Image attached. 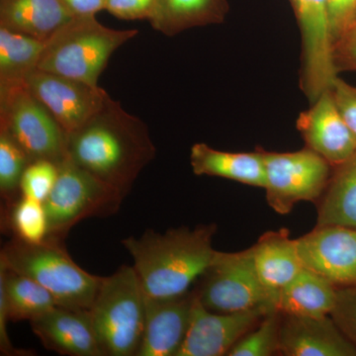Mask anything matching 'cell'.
Masks as SVG:
<instances>
[{"label":"cell","mask_w":356,"mask_h":356,"mask_svg":"<svg viewBox=\"0 0 356 356\" xmlns=\"http://www.w3.org/2000/svg\"><path fill=\"white\" fill-rule=\"evenodd\" d=\"M30 163L19 145L0 129V194L6 204L20 197L21 179Z\"/></svg>","instance_id":"27"},{"label":"cell","mask_w":356,"mask_h":356,"mask_svg":"<svg viewBox=\"0 0 356 356\" xmlns=\"http://www.w3.org/2000/svg\"><path fill=\"white\" fill-rule=\"evenodd\" d=\"M58 166L57 181L44 205L48 217L47 238L64 243L79 222L116 214L125 196L69 158Z\"/></svg>","instance_id":"6"},{"label":"cell","mask_w":356,"mask_h":356,"mask_svg":"<svg viewBox=\"0 0 356 356\" xmlns=\"http://www.w3.org/2000/svg\"><path fill=\"white\" fill-rule=\"evenodd\" d=\"M327 13L334 46L355 23L356 0H327Z\"/></svg>","instance_id":"31"},{"label":"cell","mask_w":356,"mask_h":356,"mask_svg":"<svg viewBox=\"0 0 356 356\" xmlns=\"http://www.w3.org/2000/svg\"><path fill=\"white\" fill-rule=\"evenodd\" d=\"M74 17L95 16L105 10L106 0H62Z\"/></svg>","instance_id":"35"},{"label":"cell","mask_w":356,"mask_h":356,"mask_svg":"<svg viewBox=\"0 0 356 356\" xmlns=\"http://www.w3.org/2000/svg\"><path fill=\"white\" fill-rule=\"evenodd\" d=\"M0 295L6 302L9 321L33 322L58 306L46 288L22 274L0 266Z\"/></svg>","instance_id":"24"},{"label":"cell","mask_w":356,"mask_h":356,"mask_svg":"<svg viewBox=\"0 0 356 356\" xmlns=\"http://www.w3.org/2000/svg\"><path fill=\"white\" fill-rule=\"evenodd\" d=\"M297 129L307 147L332 166L346 163L356 153V140L337 109L332 88L325 90L297 119Z\"/></svg>","instance_id":"14"},{"label":"cell","mask_w":356,"mask_h":356,"mask_svg":"<svg viewBox=\"0 0 356 356\" xmlns=\"http://www.w3.org/2000/svg\"><path fill=\"white\" fill-rule=\"evenodd\" d=\"M227 0H156L152 27L168 37L185 30L220 24L228 13Z\"/></svg>","instance_id":"22"},{"label":"cell","mask_w":356,"mask_h":356,"mask_svg":"<svg viewBox=\"0 0 356 356\" xmlns=\"http://www.w3.org/2000/svg\"><path fill=\"white\" fill-rule=\"evenodd\" d=\"M331 316L356 348V285L337 288L336 305Z\"/></svg>","instance_id":"30"},{"label":"cell","mask_w":356,"mask_h":356,"mask_svg":"<svg viewBox=\"0 0 356 356\" xmlns=\"http://www.w3.org/2000/svg\"><path fill=\"white\" fill-rule=\"evenodd\" d=\"M302 35L301 83L311 103L332 88L337 77L332 64V42L327 0H290Z\"/></svg>","instance_id":"10"},{"label":"cell","mask_w":356,"mask_h":356,"mask_svg":"<svg viewBox=\"0 0 356 356\" xmlns=\"http://www.w3.org/2000/svg\"><path fill=\"white\" fill-rule=\"evenodd\" d=\"M0 129L9 134L30 161L60 165L67 158V135L24 84L0 86Z\"/></svg>","instance_id":"8"},{"label":"cell","mask_w":356,"mask_h":356,"mask_svg":"<svg viewBox=\"0 0 356 356\" xmlns=\"http://www.w3.org/2000/svg\"><path fill=\"white\" fill-rule=\"evenodd\" d=\"M30 324L47 350L63 355L106 356L88 310L57 306Z\"/></svg>","instance_id":"17"},{"label":"cell","mask_w":356,"mask_h":356,"mask_svg":"<svg viewBox=\"0 0 356 356\" xmlns=\"http://www.w3.org/2000/svg\"><path fill=\"white\" fill-rule=\"evenodd\" d=\"M278 355L356 356V348L331 315L309 317L281 313Z\"/></svg>","instance_id":"15"},{"label":"cell","mask_w":356,"mask_h":356,"mask_svg":"<svg viewBox=\"0 0 356 356\" xmlns=\"http://www.w3.org/2000/svg\"><path fill=\"white\" fill-rule=\"evenodd\" d=\"M74 17L62 0H0V26L43 43Z\"/></svg>","instance_id":"19"},{"label":"cell","mask_w":356,"mask_h":356,"mask_svg":"<svg viewBox=\"0 0 356 356\" xmlns=\"http://www.w3.org/2000/svg\"><path fill=\"white\" fill-rule=\"evenodd\" d=\"M156 0H106L105 10L121 20H149Z\"/></svg>","instance_id":"34"},{"label":"cell","mask_w":356,"mask_h":356,"mask_svg":"<svg viewBox=\"0 0 356 356\" xmlns=\"http://www.w3.org/2000/svg\"><path fill=\"white\" fill-rule=\"evenodd\" d=\"M88 311L105 355H137L144 332L146 294L134 266L124 264L103 277Z\"/></svg>","instance_id":"5"},{"label":"cell","mask_w":356,"mask_h":356,"mask_svg":"<svg viewBox=\"0 0 356 356\" xmlns=\"http://www.w3.org/2000/svg\"><path fill=\"white\" fill-rule=\"evenodd\" d=\"M43 42L0 26V86L24 84L37 69Z\"/></svg>","instance_id":"25"},{"label":"cell","mask_w":356,"mask_h":356,"mask_svg":"<svg viewBox=\"0 0 356 356\" xmlns=\"http://www.w3.org/2000/svg\"><path fill=\"white\" fill-rule=\"evenodd\" d=\"M356 24V15H355V23H353V25H355Z\"/></svg>","instance_id":"36"},{"label":"cell","mask_w":356,"mask_h":356,"mask_svg":"<svg viewBox=\"0 0 356 356\" xmlns=\"http://www.w3.org/2000/svg\"><path fill=\"white\" fill-rule=\"evenodd\" d=\"M200 303L216 313L276 308L277 294L268 291L255 273L250 248L218 252L194 289Z\"/></svg>","instance_id":"7"},{"label":"cell","mask_w":356,"mask_h":356,"mask_svg":"<svg viewBox=\"0 0 356 356\" xmlns=\"http://www.w3.org/2000/svg\"><path fill=\"white\" fill-rule=\"evenodd\" d=\"M337 290L330 281L304 267L278 291L276 308L286 315L329 316L336 305Z\"/></svg>","instance_id":"21"},{"label":"cell","mask_w":356,"mask_h":356,"mask_svg":"<svg viewBox=\"0 0 356 356\" xmlns=\"http://www.w3.org/2000/svg\"><path fill=\"white\" fill-rule=\"evenodd\" d=\"M317 205V226L356 229V153L346 163L334 166Z\"/></svg>","instance_id":"23"},{"label":"cell","mask_w":356,"mask_h":356,"mask_svg":"<svg viewBox=\"0 0 356 356\" xmlns=\"http://www.w3.org/2000/svg\"><path fill=\"white\" fill-rule=\"evenodd\" d=\"M281 313H267L254 329L250 330L233 346L229 356L278 355Z\"/></svg>","instance_id":"28"},{"label":"cell","mask_w":356,"mask_h":356,"mask_svg":"<svg viewBox=\"0 0 356 356\" xmlns=\"http://www.w3.org/2000/svg\"><path fill=\"white\" fill-rule=\"evenodd\" d=\"M0 266L36 281L53 295L58 306L74 310L91 308L103 280L81 268L63 242L51 238L27 243L13 238L2 248Z\"/></svg>","instance_id":"3"},{"label":"cell","mask_w":356,"mask_h":356,"mask_svg":"<svg viewBox=\"0 0 356 356\" xmlns=\"http://www.w3.org/2000/svg\"><path fill=\"white\" fill-rule=\"evenodd\" d=\"M214 224L180 227L165 233L147 229L139 238L129 236L122 245L133 257L134 268L149 298L180 296L191 291L207 270L216 250Z\"/></svg>","instance_id":"2"},{"label":"cell","mask_w":356,"mask_h":356,"mask_svg":"<svg viewBox=\"0 0 356 356\" xmlns=\"http://www.w3.org/2000/svg\"><path fill=\"white\" fill-rule=\"evenodd\" d=\"M6 226L13 238L27 243H41L48 238V217L43 202L20 196L6 204Z\"/></svg>","instance_id":"26"},{"label":"cell","mask_w":356,"mask_h":356,"mask_svg":"<svg viewBox=\"0 0 356 356\" xmlns=\"http://www.w3.org/2000/svg\"><path fill=\"white\" fill-rule=\"evenodd\" d=\"M255 273L268 291L277 294L304 268L297 240L286 229L267 232L250 248Z\"/></svg>","instance_id":"18"},{"label":"cell","mask_w":356,"mask_h":356,"mask_svg":"<svg viewBox=\"0 0 356 356\" xmlns=\"http://www.w3.org/2000/svg\"><path fill=\"white\" fill-rule=\"evenodd\" d=\"M261 149L266 168V201L275 212L288 214L302 201L318 202L334 170L327 159L307 147L291 153Z\"/></svg>","instance_id":"9"},{"label":"cell","mask_w":356,"mask_h":356,"mask_svg":"<svg viewBox=\"0 0 356 356\" xmlns=\"http://www.w3.org/2000/svg\"><path fill=\"white\" fill-rule=\"evenodd\" d=\"M24 86L49 110L67 135L88 121L108 95L99 86L40 69L26 77Z\"/></svg>","instance_id":"11"},{"label":"cell","mask_w":356,"mask_h":356,"mask_svg":"<svg viewBox=\"0 0 356 356\" xmlns=\"http://www.w3.org/2000/svg\"><path fill=\"white\" fill-rule=\"evenodd\" d=\"M194 290L172 298L146 296L144 332L136 356H175L191 322Z\"/></svg>","instance_id":"16"},{"label":"cell","mask_w":356,"mask_h":356,"mask_svg":"<svg viewBox=\"0 0 356 356\" xmlns=\"http://www.w3.org/2000/svg\"><path fill=\"white\" fill-rule=\"evenodd\" d=\"M58 165H60L49 161L30 163L21 179V196L44 203L57 181L60 172Z\"/></svg>","instance_id":"29"},{"label":"cell","mask_w":356,"mask_h":356,"mask_svg":"<svg viewBox=\"0 0 356 356\" xmlns=\"http://www.w3.org/2000/svg\"><path fill=\"white\" fill-rule=\"evenodd\" d=\"M297 245L305 268L337 288L356 285V229L316 226Z\"/></svg>","instance_id":"13"},{"label":"cell","mask_w":356,"mask_h":356,"mask_svg":"<svg viewBox=\"0 0 356 356\" xmlns=\"http://www.w3.org/2000/svg\"><path fill=\"white\" fill-rule=\"evenodd\" d=\"M138 33L106 27L95 16L74 17L44 43L37 69L98 86L112 54Z\"/></svg>","instance_id":"4"},{"label":"cell","mask_w":356,"mask_h":356,"mask_svg":"<svg viewBox=\"0 0 356 356\" xmlns=\"http://www.w3.org/2000/svg\"><path fill=\"white\" fill-rule=\"evenodd\" d=\"M273 310L277 309L216 313L206 309L195 294L188 329L175 356L228 355L233 346Z\"/></svg>","instance_id":"12"},{"label":"cell","mask_w":356,"mask_h":356,"mask_svg":"<svg viewBox=\"0 0 356 356\" xmlns=\"http://www.w3.org/2000/svg\"><path fill=\"white\" fill-rule=\"evenodd\" d=\"M332 91L337 109L356 140V88L337 76Z\"/></svg>","instance_id":"33"},{"label":"cell","mask_w":356,"mask_h":356,"mask_svg":"<svg viewBox=\"0 0 356 356\" xmlns=\"http://www.w3.org/2000/svg\"><path fill=\"white\" fill-rule=\"evenodd\" d=\"M191 163L196 175L226 178L250 186L266 187V168L261 147L252 153H229L198 143L191 147Z\"/></svg>","instance_id":"20"},{"label":"cell","mask_w":356,"mask_h":356,"mask_svg":"<svg viewBox=\"0 0 356 356\" xmlns=\"http://www.w3.org/2000/svg\"><path fill=\"white\" fill-rule=\"evenodd\" d=\"M332 64L337 74L356 72V24L351 26L332 46Z\"/></svg>","instance_id":"32"},{"label":"cell","mask_w":356,"mask_h":356,"mask_svg":"<svg viewBox=\"0 0 356 356\" xmlns=\"http://www.w3.org/2000/svg\"><path fill=\"white\" fill-rule=\"evenodd\" d=\"M156 154L147 124L109 95L88 121L67 135V158L125 197Z\"/></svg>","instance_id":"1"}]
</instances>
